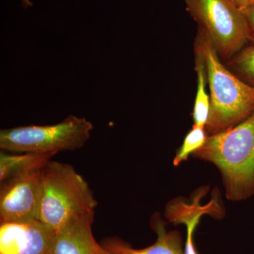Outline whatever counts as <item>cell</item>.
<instances>
[{"mask_svg":"<svg viewBox=\"0 0 254 254\" xmlns=\"http://www.w3.org/2000/svg\"><path fill=\"white\" fill-rule=\"evenodd\" d=\"M54 155L49 153H0V182L41 170Z\"/></svg>","mask_w":254,"mask_h":254,"instance_id":"11","label":"cell"},{"mask_svg":"<svg viewBox=\"0 0 254 254\" xmlns=\"http://www.w3.org/2000/svg\"><path fill=\"white\" fill-rule=\"evenodd\" d=\"M93 190L71 165L50 161L42 169L38 220L56 232L73 217L95 211Z\"/></svg>","mask_w":254,"mask_h":254,"instance_id":"3","label":"cell"},{"mask_svg":"<svg viewBox=\"0 0 254 254\" xmlns=\"http://www.w3.org/2000/svg\"><path fill=\"white\" fill-rule=\"evenodd\" d=\"M195 71L197 73V91L195 95L193 119L195 126L205 128L208 123L210 110V98L207 93L206 68L204 60L199 52L195 49Z\"/></svg>","mask_w":254,"mask_h":254,"instance_id":"12","label":"cell"},{"mask_svg":"<svg viewBox=\"0 0 254 254\" xmlns=\"http://www.w3.org/2000/svg\"><path fill=\"white\" fill-rule=\"evenodd\" d=\"M208 136L205 128L193 125L174 158V165L178 166L182 162L187 160L190 155L193 154L200 149L205 144Z\"/></svg>","mask_w":254,"mask_h":254,"instance_id":"13","label":"cell"},{"mask_svg":"<svg viewBox=\"0 0 254 254\" xmlns=\"http://www.w3.org/2000/svg\"><path fill=\"white\" fill-rule=\"evenodd\" d=\"M187 11L210 37L218 55L231 59L252 41L250 26L234 0H185Z\"/></svg>","mask_w":254,"mask_h":254,"instance_id":"5","label":"cell"},{"mask_svg":"<svg viewBox=\"0 0 254 254\" xmlns=\"http://www.w3.org/2000/svg\"><path fill=\"white\" fill-rule=\"evenodd\" d=\"M242 13L245 15L246 19L250 26L251 33H252V41H254V5L240 8Z\"/></svg>","mask_w":254,"mask_h":254,"instance_id":"15","label":"cell"},{"mask_svg":"<svg viewBox=\"0 0 254 254\" xmlns=\"http://www.w3.org/2000/svg\"><path fill=\"white\" fill-rule=\"evenodd\" d=\"M151 220L158 237L156 242L150 247L136 250L118 238L106 239L101 245L113 254H184L180 232L167 231L158 215H153Z\"/></svg>","mask_w":254,"mask_h":254,"instance_id":"10","label":"cell"},{"mask_svg":"<svg viewBox=\"0 0 254 254\" xmlns=\"http://www.w3.org/2000/svg\"><path fill=\"white\" fill-rule=\"evenodd\" d=\"M95 211L73 217L55 232L49 254H100L99 245L92 231Z\"/></svg>","mask_w":254,"mask_h":254,"instance_id":"8","label":"cell"},{"mask_svg":"<svg viewBox=\"0 0 254 254\" xmlns=\"http://www.w3.org/2000/svg\"><path fill=\"white\" fill-rule=\"evenodd\" d=\"M100 254H113L110 253V252H108L105 250V249L103 248V246H102L101 250H100Z\"/></svg>","mask_w":254,"mask_h":254,"instance_id":"18","label":"cell"},{"mask_svg":"<svg viewBox=\"0 0 254 254\" xmlns=\"http://www.w3.org/2000/svg\"><path fill=\"white\" fill-rule=\"evenodd\" d=\"M21 1H22V4L24 8H28L33 6V2H32L31 0H21Z\"/></svg>","mask_w":254,"mask_h":254,"instance_id":"17","label":"cell"},{"mask_svg":"<svg viewBox=\"0 0 254 254\" xmlns=\"http://www.w3.org/2000/svg\"><path fill=\"white\" fill-rule=\"evenodd\" d=\"M54 234L40 220L1 222L0 254H49Z\"/></svg>","mask_w":254,"mask_h":254,"instance_id":"7","label":"cell"},{"mask_svg":"<svg viewBox=\"0 0 254 254\" xmlns=\"http://www.w3.org/2000/svg\"><path fill=\"white\" fill-rule=\"evenodd\" d=\"M237 6L240 8L246 7V6L254 5V0H234Z\"/></svg>","mask_w":254,"mask_h":254,"instance_id":"16","label":"cell"},{"mask_svg":"<svg viewBox=\"0 0 254 254\" xmlns=\"http://www.w3.org/2000/svg\"><path fill=\"white\" fill-rule=\"evenodd\" d=\"M42 169L1 182V222L38 220L41 206Z\"/></svg>","mask_w":254,"mask_h":254,"instance_id":"6","label":"cell"},{"mask_svg":"<svg viewBox=\"0 0 254 254\" xmlns=\"http://www.w3.org/2000/svg\"><path fill=\"white\" fill-rule=\"evenodd\" d=\"M93 125L85 118L69 115L51 125H28L0 131V148L11 153L56 155L80 149L91 137Z\"/></svg>","mask_w":254,"mask_h":254,"instance_id":"4","label":"cell"},{"mask_svg":"<svg viewBox=\"0 0 254 254\" xmlns=\"http://www.w3.org/2000/svg\"><path fill=\"white\" fill-rule=\"evenodd\" d=\"M229 62V66L243 81L254 87V46L243 48Z\"/></svg>","mask_w":254,"mask_h":254,"instance_id":"14","label":"cell"},{"mask_svg":"<svg viewBox=\"0 0 254 254\" xmlns=\"http://www.w3.org/2000/svg\"><path fill=\"white\" fill-rule=\"evenodd\" d=\"M195 49L203 57L210 88L208 136L245 120L254 112V87L235 76L220 61L210 37L198 28Z\"/></svg>","mask_w":254,"mask_h":254,"instance_id":"2","label":"cell"},{"mask_svg":"<svg viewBox=\"0 0 254 254\" xmlns=\"http://www.w3.org/2000/svg\"><path fill=\"white\" fill-rule=\"evenodd\" d=\"M204 190H200L196 193L191 203L186 200L176 198L168 203L165 208V217L169 221L177 225H187V240L184 254H198L193 241L195 231L202 215H208L218 217L221 214V208L219 206L218 199L211 200L207 205L200 204V199L205 195Z\"/></svg>","mask_w":254,"mask_h":254,"instance_id":"9","label":"cell"},{"mask_svg":"<svg viewBox=\"0 0 254 254\" xmlns=\"http://www.w3.org/2000/svg\"><path fill=\"white\" fill-rule=\"evenodd\" d=\"M216 165L227 198L233 201L254 194V112L243 121L210 135L193 154Z\"/></svg>","mask_w":254,"mask_h":254,"instance_id":"1","label":"cell"}]
</instances>
